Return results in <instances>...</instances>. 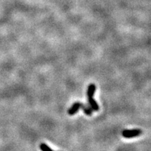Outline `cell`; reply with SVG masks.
I'll use <instances>...</instances> for the list:
<instances>
[{"label": "cell", "instance_id": "cell-1", "mask_svg": "<svg viewBox=\"0 0 151 151\" xmlns=\"http://www.w3.org/2000/svg\"><path fill=\"white\" fill-rule=\"evenodd\" d=\"M141 134H142V131L139 129H125L122 132V137L126 138V139H130V138L139 137Z\"/></svg>", "mask_w": 151, "mask_h": 151}, {"label": "cell", "instance_id": "cell-3", "mask_svg": "<svg viewBox=\"0 0 151 151\" xmlns=\"http://www.w3.org/2000/svg\"><path fill=\"white\" fill-rule=\"evenodd\" d=\"M88 103H89V104L90 106V108L92 109V111H99V105H98L97 101L93 99V97H89L88 98Z\"/></svg>", "mask_w": 151, "mask_h": 151}, {"label": "cell", "instance_id": "cell-5", "mask_svg": "<svg viewBox=\"0 0 151 151\" xmlns=\"http://www.w3.org/2000/svg\"><path fill=\"white\" fill-rule=\"evenodd\" d=\"M83 109V112L85 114H86L87 116H92V109L90 108V106H88L86 105H83L82 104V105H81V108Z\"/></svg>", "mask_w": 151, "mask_h": 151}, {"label": "cell", "instance_id": "cell-2", "mask_svg": "<svg viewBox=\"0 0 151 151\" xmlns=\"http://www.w3.org/2000/svg\"><path fill=\"white\" fill-rule=\"evenodd\" d=\"M81 105H82V104L80 102H76L73 104L71 106V108L68 110V113H69V115H70V116L75 115L76 113L78 112L79 109L81 108Z\"/></svg>", "mask_w": 151, "mask_h": 151}, {"label": "cell", "instance_id": "cell-6", "mask_svg": "<svg viewBox=\"0 0 151 151\" xmlns=\"http://www.w3.org/2000/svg\"><path fill=\"white\" fill-rule=\"evenodd\" d=\"M40 149L41 150V151H54L52 150L48 146H47L46 143H41Z\"/></svg>", "mask_w": 151, "mask_h": 151}, {"label": "cell", "instance_id": "cell-4", "mask_svg": "<svg viewBox=\"0 0 151 151\" xmlns=\"http://www.w3.org/2000/svg\"><path fill=\"white\" fill-rule=\"evenodd\" d=\"M96 86L93 83L90 84L88 86V90H87V96H88V98L89 97H93L94 93H95L96 91Z\"/></svg>", "mask_w": 151, "mask_h": 151}]
</instances>
